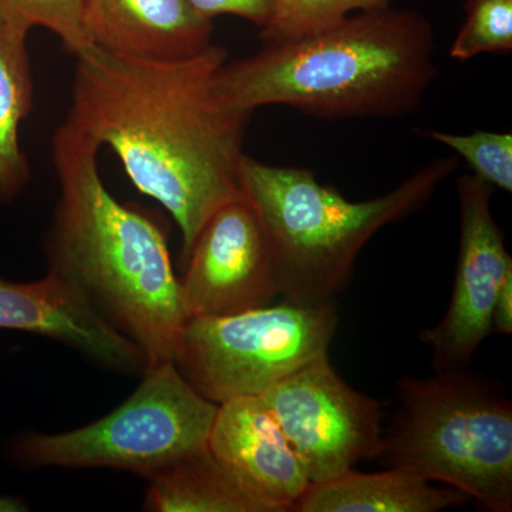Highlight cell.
Returning a JSON list of instances; mask_svg holds the SVG:
<instances>
[{
    "label": "cell",
    "instance_id": "cell-1",
    "mask_svg": "<svg viewBox=\"0 0 512 512\" xmlns=\"http://www.w3.org/2000/svg\"><path fill=\"white\" fill-rule=\"evenodd\" d=\"M227 50L158 62L90 47L77 55L66 120L109 147L131 183L170 212L188 258L205 222L244 197L239 170L252 114L215 89Z\"/></svg>",
    "mask_w": 512,
    "mask_h": 512
},
{
    "label": "cell",
    "instance_id": "cell-2",
    "mask_svg": "<svg viewBox=\"0 0 512 512\" xmlns=\"http://www.w3.org/2000/svg\"><path fill=\"white\" fill-rule=\"evenodd\" d=\"M437 76L430 20L386 5L227 60L215 89L249 114L286 106L323 120L399 119L419 109Z\"/></svg>",
    "mask_w": 512,
    "mask_h": 512
},
{
    "label": "cell",
    "instance_id": "cell-3",
    "mask_svg": "<svg viewBox=\"0 0 512 512\" xmlns=\"http://www.w3.org/2000/svg\"><path fill=\"white\" fill-rule=\"evenodd\" d=\"M100 150L67 120L53 137L60 195L46 232L49 271L140 345L150 366L173 362L190 315L167 238L147 215L110 194L101 180Z\"/></svg>",
    "mask_w": 512,
    "mask_h": 512
},
{
    "label": "cell",
    "instance_id": "cell-4",
    "mask_svg": "<svg viewBox=\"0 0 512 512\" xmlns=\"http://www.w3.org/2000/svg\"><path fill=\"white\" fill-rule=\"evenodd\" d=\"M458 163L457 156L436 158L387 194L353 202L311 170L245 154L239 183L268 238L279 295L299 305L335 302L367 242L423 210Z\"/></svg>",
    "mask_w": 512,
    "mask_h": 512
},
{
    "label": "cell",
    "instance_id": "cell-5",
    "mask_svg": "<svg viewBox=\"0 0 512 512\" xmlns=\"http://www.w3.org/2000/svg\"><path fill=\"white\" fill-rule=\"evenodd\" d=\"M397 396L384 464L457 488L485 511L511 512L512 404L504 387L463 367L404 377Z\"/></svg>",
    "mask_w": 512,
    "mask_h": 512
},
{
    "label": "cell",
    "instance_id": "cell-6",
    "mask_svg": "<svg viewBox=\"0 0 512 512\" xmlns=\"http://www.w3.org/2000/svg\"><path fill=\"white\" fill-rule=\"evenodd\" d=\"M218 404L201 396L174 362L148 367L140 386L101 419L64 433H28L13 446L26 468H114L148 477L207 450Z\"/></svg>",
    "mask_w": 512,
    "mask_h": 512
},
{
    "label": "cell",
    "instance_id": "cell-7",
    "mask_svg": "<svg viewBox=\"0 0 512 512\" xmlns=\"http://www.w3.org/2000/svg\"><path fill=\"white\" fill-rule=\"evenodd\" d=\"M335 302L281 305L225 316H190L174 365L205 399L221 404L259 397L326 355L338 329Z\"/></svg>",
    "mask_w": 512,
    "mask_h": 512
},
{
    "label": "cell",
    "instance_id": "cell-8",
    "mask_svg": "<svg viewBox=\"0 0 512 512\" xmlns=\"http://www.w3.org/2000/svg\"><path fill=\"white\" fill-rule=\"evenodd\" d=\"M259 397L284 431L311 484L342 476L360 461L382 454L380 404L350 387L330 365L328 353Z\"/></svg>",
    "mask_w": 512,
    "mask_h": 512
},
{
    "label": "cell",
    "instance_id": "cell-9",
    "mask_svg": "<svg viewBox=\"0 0 512 512\" xmlns=\"http://www.w3.org/2000/svg\"><path fill=\"white\" fill-rule=\"evenodd\" d=\"M494 188L474 174L457 180L460 244L453 295L446 315L420 339L433 352L436 373L468 367L493 333L498 291L512 274L503 229L491 212Z\"/></svg>",
    "mask_w": 512,
    "mask_h": 512
},
{
    "label": "cell",
    "instance_id": "cell-10",
    "mask_svg": "<svg viewBox=\"0 0 512 512\" xmlns=\"http://www.w3.org/2000/svg\"><path fill=\"white\" fill-rule=\"evenodd\" d=\"M185 264L181 289L190 316L235 315L279 295L268 238L244 197L211 215Z\"/></svg>",
    "mask_w": 512,
    "mask_h": 512
},
{
    "label": "cell",
    "instance_id": "cell-11",
    "mask_svg": "<svg viewBox=\"0 0 512 512\" xmlns=\"http://www.w3.org/2000/svg\"><path fill=\"white\" fill-rule=\"evenodd\" d=\"M0 329L43 336L76 350L101 367L127 375L146 373L147 353L101 318L96 309L57 272L35 282L0 278Z\"/></svg>",
    "mask_w": 512,
    "mask_h": 512
},
{
    "label": "cell",
    "instance_id": "cell-12",
    "mask_svg": "<svg viewBox=\"0 0 512 512\" xmlns=\"http://www.w3.org/2000/svg\"><path fill=\"white\" fill-rule=\"evenodd\" d=\"M208 450L272 512H289L311 485L301 460L261 397L218 404Z\"/></svg>",
    "mask_w": 512,
    "mask_h": 512
},
{
    "label": "cell",
    "instance_id": "cell-13",
    "mask_svg": "<svg viewBox=\"0 0 512 512\" xmlns=\"http://www.w3.org/2000/svg\"><path fill=\"white\" fill-rule=\"evenodd\" d=\"M82 22L92 47L134 59H188L214 45V20L188 0H83Z\"/></svg>",
    "mask_w": 512,
    "mask_h": 512
},
{
    "label": "cell",
    "instance_id": "cell-14",
    "mask_svg": "<svg viewBox=\"0 0 512 512\" xmlns=\"http://www.w3.org/2000/svg\"><path fill=\"white\" fill-rule=\"evenodd\" d=\"M457 488L436 487L416 471L390 467L382 473H356L309 485L292 512H437L467 504Z\"/></svg>",
    "mask_w": 512,
    "mask_h": 512
},
{
    "label": "cell",
    "instance_id": "cell-15",
    "mask_svg": "<svg viewBox=\"0 0 512 512\" xmlns=\"http://www.w3.org/2000/svg\"><path fill=\"white\" fill-rule=\"evenodd\" d=\"M144 510L272 512L210 450L181 458L150 477Z\"/></svg>",
    "mask_w": 512,
    "mask_h": 512
},
{
    "label": "cell",
    "instance_id": "cell-16",
    "mask_svg": "<svg viewBox=\"0 0 512 512\" xmlns=\"http://www.w3.org/2000/svg\"><path fill=\"white\" fill-rule=\"evenodd\" d=\"M29 32L0 15V200L15 197L29 178L28 160L19 143L20 124L33 107Z\"/></svg>",
    "mask_w": 512,
    "mask_h": 512
},
{
    "label": "cell",
    "instance_id": "cell-17",
    "mask_svg": "<svg viewBox=\"0 0 512 512\" xmlns=\"http://www.w3.org/2000/svg\"><path fill=\"white\" fill-rule=\"evenodd\" d=\"M389 5V0H275L262 43L285 42L342 22L360 10Z\"/></svg>",
    "mask_w": 512,
    "mask_h": 512
},
{
    "label": "cell",
    "instance_id": "cell-18",
    "mask_svg": "<svg viewBox=\"0 0 512 512\" xmlns=\"http://www.w3.org/2000/svg\"><path fill=\"white\" fill-rule=\"evenodd\" d=\"M466 20L448 56L457 62L491 53L507 55L512 52V0H467Z\"/></svg>",
    "mask_w": 512,
    "mask_h": 512
},
{
    "label": "cell",
    "instance_id": "cell-19",
    "mask_svg": "<svg viewBox=\"0 0 512 512\" xmlns=\"http://www.w3.org/2000/svg\"><path fill=\"white\" fill-rule=\"evenodd\" d=\"M429 138L456 151L470 165L473 174L493 188L512 191V134L477 130L471 134L417 128Z\"/></svg>",
    "mask_w": 512,
    "mask_h": 512
},
{
    "label": "cell",
    "instance_id": "cell-20",
    "mask_svg": "<svg viewBox=\"0 0 512 512\" xmlns=\"http://www.w3.org/2000/svg\"><path fill=\"white\" fill-rule=\"evenodd\" d=\"M83 0H0V15L29 30L43 28L73 55L90 49L82 22Z\"/></svg>",
    "mask_w": 512,
    "mask_h": 512
},
{
    "label": "cell",
    "instance_id": "cell-21",
    "mask_svg": "<svg viewBox=\"0 0 512 512\" xmlns=\"http://www.w3.org/2000/svg\"><path fill=\"white\" fill-rule=\"evenodd\" d=\"M198 12L214 20L217 16H237L264 29L274 12L275 0H188Z\"/></svg>",
    "mask_w": 512,
    "mask_h": 512
},
{
    "label": "cell",
    "instance_id": "cell-22",
    "mask_svg": "<svg viewBox=\"0 0 512 512\" xmlns=\"http://www.w3.org/2000/svg\"><path fill=\"white\" fill-rule=\"evenodd\" d=\"M493 333L512 335V274L505 278L495 299Z\"/></svg>",
    "mask_w": 512,
    "mask_h": 512
},
{
    "label": "cell",
    "instance_id": "cell-23",
    "mask_svg": "<svg viewBox=\"0 0 512 512\" xmlns=\"http://www.w3.org/2000/svg\"><path fill=\"white\" fill-rule=\"evenodd\" d=\"M25 504L20 503L16 498L2 497L0 498V512H18L25 511Z\"/></svg>",
    "mask_w": 512,
    "mask_h": 512
}]
</instances>
